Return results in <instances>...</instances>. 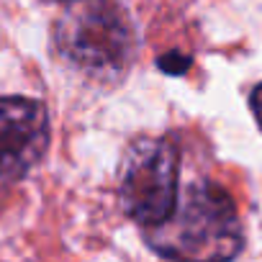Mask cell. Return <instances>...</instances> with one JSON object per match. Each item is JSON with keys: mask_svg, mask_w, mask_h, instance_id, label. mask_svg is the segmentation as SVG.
Here are the masks:
<instances>
[{"mask_svg": "<svg viewBox=\"0 0 262 262\" xmlns=\"http://www.w3.org/2000/svg\"><path fill=\"white\" fill-rule=\"evenodd\" d=\"M147 242L175 262H231L244 247V234L231 195L201 180L178 195L165 221L147 226Z\"/></svg>", "mask_w": 262, "mask_h": 262, "instance_id": "6da1fadb", "label": "cell"}, {"mask_svg": "<svg viewBox=\"0 0 262 262\" xmlns=\"http://www.w3.org/2000/svg\"><path fill=\"white\" fill-rule=\"evenodd\" d=\"M59 54L85 72L118 75L137 52V34L113 0H72L54 29Z\"/></svg>", "mask_w": 262, "mask_h": 262, "instance_id": "7a4b0ae2", "label": "cell"}, {"mask_svg": "<svg viewBox=\"0 0 262 262\" xmlns=\"http://www.w3.org/2000/svg\"><path fill=\"white\" fill-rule=\"evenodd\" d=\"M180 157L167 139H137L123 155L118 172L121 208L137 224L165 221L178 203Z\"/></svg>", "mask_w": 262, "mask_h": 262, "instance_id": "3957f363", "label": "cell"}, {"mask_svg": "<svg viewBox=\"0 0 262 262\" xmlns=\"http://www.w3.org/2000/svg\"><path fill=\"white\" fill-rule=\"evenodd\" d=\"M49 147V113L31 98H0V185L21 180Z\"/></svg>", "mask_w": 262, "mask_h": 262, "instance_id": "277c9868", "label": "cell"}, {"mask_svg": "<svg viewBox=\"0 0 262 262\" xmlns=\"http://www.w3.org/2000/svg\"><path fill=\"white\" fill-rule=\"evenodd\" d=\"M252 111H254V116H257V121L262 126V85H257L254 93H252Z\"/></svg>", "mask_w": 262, "mask_h": 262, "instance_id": "5b68a950", "label": "cell"}]
</instances>
